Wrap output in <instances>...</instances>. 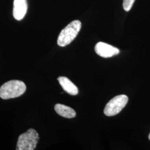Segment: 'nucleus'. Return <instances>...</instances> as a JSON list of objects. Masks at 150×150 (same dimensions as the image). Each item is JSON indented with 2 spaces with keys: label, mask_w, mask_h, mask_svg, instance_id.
Masks as SVG:
<instances>
[{
  "label": "nucleus",
  "mask_w": 150,
  "mask_h": 150,
  "mask_svg": "<svg viewBox=\"0 0 150 150\" xmlns=\"http://www.w3.org/2000/svg\"><path fill=\"white\" fill-rule=\"evenodd\" d=\"M38 141L39 135L37 131L34 129H28L26 132L19 136L16 150H35Z\"/></svg>",
  "instance_id": "obj_3"
},
{
  "label": "nucleus",
  "mask_w": 150,
  "mask_h": 150,
  "mask_svg": "<svg viewBox=\"0 0 150 150\" xmlns=\"http://www.w3.org/2000/svg\"><path fill=\"white\" fill-rule=\"evenodd\" d=\"M57 80L60 85L62 87L64 91L71 95H76L79 93V90L77 86L72 82L67 77L64 76H60Z\"/></svg>",
  "instance_id": "obj_7"
},
{
  "label": "nucleus",
  "mask_w": 150,
  "mask_h": 150,
  "mask_svg": "<svg viewBox=\"0 0 150 150\" xmlns=\"http://www.w3.org/2000/svg\"><path fill=\"white\" fill-rule=\"evenodd\" d=\"M128 101L129 97L125 95H120L113 97L105 107V115L107 116H113L118 114L126 106Z\"/></svg>",
  "instance_id": "obj_4"
},
{
  "label": "nucleus",
  "mask_w": 150,
  "mask_h": 150,
  "mask_svg": "<svg viewBox=\"0 0 150 150\" xmlns=\"http://www.w3.org/2000/svg\"><path fill=\"white\" fill-rule=\"evenodd\" d=\"M81 22L79 20L71 22L61 31L57 38V44L59 46L64 47L71 43L80 32Z\"/></svg>",
  "instance_id": "obj_2"
},
{
  "label": "nucleus",
  "mask_w": 150,
  "mask_h": 150,
  "mask_svg": "<svg viewBox=\"0 0 150 150\" xmlns=\"http://www.w3.org/2000/svg\"><path fill=\"white\" fill-rule=\"evenodd\" d=\"M26 90V86L23 81H9L0 87V97L4 100L16 98L21 96Z\"/></svg>",
  "instance_id": "obj_1"
},
{
  "label": "nucleus",
  "mask_w": 150,
  "mask_h": 150,
  "mask_svg": "<svg viewBox=\"0 0 150 150\" xmlns=\"http://www.w3.org/2000/svg\"><path fill=\"white\" fill-rule=\"evenodd\" d=\"M95 51L98 56L103 58H109L120 53L118 48L107 43L100 42L95 47Z\"/></svg>",
  "instance_id": "obj_5"
},
{
  "label": "nucleus",
  "mask_w": 150,
  "mask_h": 150,
  "mask_svg": "<svg viewBox=\"0 0 150 150\" xmlns=\"http://www.w3.org/2000/svg\"><path fill=\"white\" fill-rule=\"evenodd\" d=\"M149 139L150 140V134H149Z\"/></svg>",
  "instance_id": "obj_10"
},
{
  "label": "nucleus",
  "mask_w": 150,
  "mask_h": 150,
  "mask_svg": "<svg viewBox=\"0 0 150 150\" xmlns=\"http://www.w3.org/2000/svg\"><path fill=\"white\" fill-rule=\"evenodd\" d=\"M27 10V0H14L13 15L16 20L20 21L22 20Z\"/></svg>",
  "instance_id": "obj_6"
},
{
  "label": "nucleus",
  "mask_w": 150,
  "mask_h": 150,
  "mask_svg": "<svg viewBox=\"0 0 150 150\" xmlns=\"http://www.w3.org/2000/svg\"><path fill=\"white\" fill-rule=\"evenodd\" d=\"M135 0H123V8L125 11H129L134 4Z\"/></svg>",
  "instance_id": "obj_9"
},
{
  "label": "nucleus",
  "mask_w": 150,
  "mask_h": 150,
  "mask_svg": "<svg viewBox=\"0 0 150 150\" xmlns=\"http://www.w3.org/2000/svg\"><path fill=\"white\" fill-rule=\"evenodd\" d=\"M54 110L57 114L65 118H74L76 115V113L73 108L60 103H57L54 106Z\"/></svg>",
  "instance_id": "obj_8"
}]
</instances>
